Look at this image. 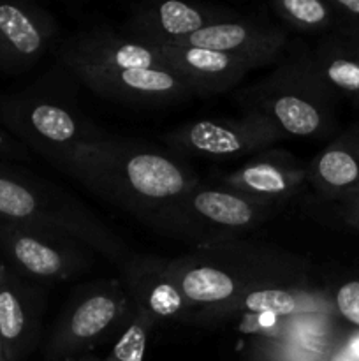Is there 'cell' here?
Masks as SVG:
<instances>
[{"mask_svg": "<svg viewBox=\"0 0 359 361\" xmlns=\"http://www.w3.org/2000/svg\"><path fill=\"white\" fill-rule=\"evenodd\" d=\"M0 222L65 236L113 261L129 257L125 243L81 201L7 162H0Z\"/></svg>", "mask_w": 359, "mask_h": 361, "instance_id": "7a4b0ae2", "label": "cell"}, {"mask_svg": "<svg viewBox=\"0 0 359 361\" xmlns=\"http://www.w3.org/2000/svg\"><path fill=\"white\" fill-rule=\"evenodd\" d=\"M340 215L351 228L359 229V196L347 201H341Z\"/></svg>", "mask_w": 359, "mask_h": 361, "instance_id": "4316f807", "label": "cell"}, {"mask_svg": "<svg viewBox=\"0 0 359 361\" xmlns=\"http://www.w3.org/2000/svg\"><path fill=\"white\" fill-rule=\"evenodd\" d=\"M165 274L180 289L189 309L231 310L246 291L271 286L256 275H245L236 267L203 256L165 263Z\"/></svg>", "mask_w": 359, "mask_h": 361, "instance_id": "30bf717a", "label": "cell"}, {"mask_svg": "<svg viewBox=\"0 0 359 361\" xmlns=\"http://www.w3.org/2000/svg\"><path fill=\"white\" fill-rule=\"evenodd\" d=\"M153 46V44H151ZM169 69L183 78L196 97L231 90L256 67L234 55L185 46H155Z\"/></svg>", "mask_w": 359, "mask_h": 361, "instance_id": "e0dca14e", "label": "cell"}, {"mask_svg": "<svg viewBox=\"0 0 359 361\" xmlns=\"http://www.w3.org/2000/svg\"><path fill=\"white\" fill-rule=\"evenodd\" d=\"M334 307L344 319L359 328V281H348L336 289Z\"/></svg>", "mask_w": 359, "mask_h": 361, "instance_id": "d4e9b609", "label": "cell"}, {"mask_svg": "<svg viewBox=\"0 0 359 361\" xmlns=\"http://www.w3.org/2000/svg\"><path fill=\"white\" fill-rule=\"evenodd\" d=\"M275 16L294 30L327 35L334 30V11L329 0H280L271 4Z\"/></svg>", "mask_w": 359, "mask_h": 361, "instance_id": "7402d4cb", "label": "cell"}, {"mask_svg": "<svg viewBox=\"0 0 359 361\" xmlns=\"http://www.w3.org/2000/svg\"><path fill=\"white\" fill-rule=\"evenodd\" d=\"M129 310V298L116 281L97 284L76 296L62 312L46 348V358L60 361L94 348Z\"/></svg>", "mask_w": 359, "mask_h": 361, "instance_id": "52a82bcc", "label": "cell"}, {"mask_svg": "<svg viewBox=\"0 0 359 361\" xmlns=\"http://www.w3.org/2000/svg\"><path fill=\"white\" fill-rule=\"evenodd\" d=\"M313 189L331 201L359 196V123L331 141L306 168Z\"/></svg>", "mask_w": 359, "mask_h": 361, "instance_id": "ac0fdd59", "label": "cell"}, {"mask_svg": "<svg viewBox=\"0 0 359 361\" xmlns=\"http://www.w3.org/2000/svg\"><path fill=\"white\" fill-rule=\"evenodd\" d=\"M30 152L21 145L13 134L0 126V162L6 161H30Z\"/></svg>", "mask_w": 359, "mask_h": 361, "instance_id": "484cf974", "label": "cell"}, {"mask_svg": "<svg viewBox=\"0 0 359 361\" xmlns=\"http://www.w3.org/2000/svg\"><path fill=\"white\" fill-rule=\"evenodd\" d=\"M241 309L257 316H294L308 309H317V303L306 302V296L296 289L264 286L246 291L231 310Z\"/></svg>", "mask_w": 359, "mask_h": 361, "instance_id": "44dd1931", "label": "cell"}, {"mask_svg": "<svg viewBox=\"0 0 359 361\" xmlns=\"http://www.w3.org/2000/svg\"><path fill=\"white\" fill-rule=\"evenodd\" d=\"M67 71L74 67L101 69H169L157 48L108 30L80 32L58 49Z\"/></svg>", "mask_w": 359, "mask_h": 361, "instance_id": "2e32d148", "label": "cell"}, {"mask_svg": "<svg viewBox=\"0 0 359 361\" xmlns=\"http://www.w3.org/2000/svg\"><path fill=\"white\" fill-rule=\"evenodd\" d=\"M308 62L336 97L348 99L359 108V37L322 35Z\"/></svg>", "mask_w": 359, "mask_h": 361, "instance_id": "d6986e66", "label": "cell"}, {"mask_svg": "<svg viewBox=\"0 0 359 361\" xmlns=\"http://www.w3.org/2000/svg\"><path fill=\"white\" fill-rule=\"evenodd\" d=\"M58 25L51 13L25 0L0 2V73L34 67L51 49Z\"/></svg>", "mask_w": 359, "mask_h": 361, "instance_id": "8fae6325", "label": "cell"}, {"mask_svg": "<svg viewBox=\"0 0 359 361\" xmlns=\"http://www.w3.org/2000/svg\"><path fill=\"white\" fill-rule=\"evenodd\" d=\"M0 126L30 154L35 152L90 190L116 141L67 99L35 88L0 97Z\"/></svg>", "mask_w": 359, "mask_h": 361, "instance_id": "6da1fadb", "label": "cell"}, {"mask_svg": "<svg viewBox=\"0 0 359 361\" xmlns=\"http://www.w3.org/2000/svg\"><path fill=\"white\" fill-rule=\"evenodd\" d=\"M70 74L94 94L132 106H168L196 97L172 69H101L74 67Z\"/></svg>", "mask_w": 359, "mask_h": 361, "instance_id": "9c48e42d", "label": "cell"}, {"mask_svg": "<svg viewBox=\"0 0 359 361\" xmlns=\"http://www.w3.org/2000/svg\"><path fill=\"white\" fill-rule=\"evenodd\" d=\"M287 30L278 25L239 16L238 20L203 28L182 39L175 46L211 49L225 55H234L246 60L257 69L278 60L282 49L287 44Z\"/></svg>", "mask_w": 359, "mask_h": 361, "instance_id": "5bb4252c", "label": "cell"}, {"mask_svg": "<svg viewBox=\"0 0 359 361\" xmlns=\"http://www.w3.org/2000/svg\"><path fill=\"white\" fill-rule=\"evenodd\" d=\"M277 212L278 208L257 203L220 183H197L185 196L148 219L146 224L211 247L253 231Z\"/></svg>", "mask_w": 359, "mask_h": 361, "instance_id": "277c9868", "label": "cell"}, {"mask_svg": "<svg viewBox=\"0 0 359 361\" xmlns=\"http://www.w3.org/2000/svg\"><path fill=\"white\" fill-rule=\"evenodd\" d=\"M153 319L155 317L150 312L137 307L129 326L123 330L111 353L102 361H143Z\"/></svg>", "mask_w": 359, "mask_h": 361, "instance_id": "603a6c76", "label": "cell"}, {"mask_svg": "<svg viewBox=\"0 0 359 361\" xmlns=\"http://www.w3.org/2000/svg\"><path fill=\"white\" fill-rule=\"evenodd\" d=\"M81 243L55 233L0 222V249L7 264L28 281L60 282L83 274L90 257Z\"/></svg>", "mask_w": 359, "mask_h": 361, "instance_id": "ba28073f", "label": "cell"}, {"mask_svg": "<svg viewBox=\"0 0 359 361\" xmlns=\"http://www.w3.org/2000/svg\"><path fill=\"white\" fill-rule=\"evenodd\" d=\"M44 293L0 261V341L6 361H23L37 344Z\"/></svg>", "mask_w": 359, "mask_h": 361, "instance_id": "4fadbf2b", "label": "cell"}, {"mask_svg": "<svg viewBox=\"0 0 359 361\" xmlns=\"http://www.w3.org/2000/svg\"><path fill=\"white\" fill-rule=\"evenodd\" d=\"M308 180L306 168L287 152L266 150L222 176L220 185L257 203L280 208L299 194Z\"/></svg>", "mask_w": 359, "mask_h": 361, "instance_id": "9a60e30c", "label": "cell"}, {"mask_svg": "<svg viewBox=\"0 0 359 361\" xmlns=\"http://www.w3.org/2000/svg\"><path fill=\"white\" fill-rule=\"evenodd\" d=\"M284 133L257 109H246L241 118L199 120L164 136L176 154L208 159H238L270 150Z\"/></svg>", "mask_w": 359, "mask_h": 361, "instance_id": "8992f818", "label": "cell"}, {"mask_svg": "<svg viewBox=\"0 0 359 361\" xmlns=\"http://www.w3.org/2000/svg\"><path fill=\"white\" fill-rule=\"evenodd\" d=\"M336 95L319 80L308 56L285 66L248 92V109H257L289 136H322L333 126Z\"/></svg>", "mask_w": 359, "mask_h": 361, "instance_id": "5b68a950", "label": "cell"}, {"mask_svg": "<svg viewBox=\"0 0 359 361\" xmlns=\"http://www.w3.org/2000/svg\"><path fill=\"white\" fill-rule=\"evenodd\" d=\"M241 14L227 9L187 4L182 0H164L134 7L123 32L127 37L153 46H175L182 39L224 21L238 20Z\"/></svg>", "mask_w": 359, "mask_h": 361, "instance_id": "7c38bea8", "label": "cell"}, {"mask_svg": "<svg viewBox=\"0 0 359 361\" xmlns=\"http://www.w3.org/2000/svg\"><path fill=\"white\" fill-rule=\"evenodd\" d=\"M0 361H6V356H4V348H2V341H0Z\"/></svg>", "mask_w": 359, "mask_h": 361, "instance_id": "83f0119b", "label": "cell"}, {"mask_svg": "<svg viewBox=\"0 0 359 361\" xmlns=\"http://www.w3.org/2000/svg\"><path fill=\"white\" fill-rule=\"evenodd\" d=\"M199 182L180 155L116 140L92 192L132 212L144 222L185 196Z\"/></svg>", "mask_w": 359, "mask_h": 361, "instance_id": "3957f363", "label": "cell"}, {"mask_svg": "<svg viewBox=\"0 0 359 361\" xmlns=\"http://www.w3.org/2000/svg\"><path fill=\"white\" fill-rule=\"evenodd\" d=\"M334 11V30L331 34L359 37V0H329Z\"/></svg>", "mask_w": 359, "mask_h": 361, "instance_id": "cb8c5ba5", "label": "cell"}, {"mask_svg": "<svg viewBox=\"0 0 359 361\" xmlns=\"http://www.w3.org/2000/svg\"><path fill=\"white\" fill-rule=\"evenodd\" d=\"M127 282L137 307L153 317H176L189 309L175 282L165 274V264L158 261H134L127 264Z\"/></svg>", "mask_w": 359, "mask_h": 361, "instance_id": "ffe728a7", "label": "cell"}]
</instances>
